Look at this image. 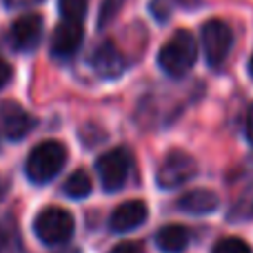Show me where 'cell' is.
Segmentation results:
<instances>
[{"label": "cell", "instance_id": "ac0fdd59", "mask_svg": "<svg viewBox=\"0 0 253 253\" xmlns=\"http://www.w3.org/2000/svg\"><path fill=\"white\" fill-rule=\"evenodd\" d=\"M211 253H251V247L247 245L242 238L229 236V238H222V240L215 242Z\"/></svg>", "mask_w": 253, "mask_h": 253}, {"label": "cell", "instance_id": "e0dca14e", "mask_svg": "<svg viewBox=\"0 0 253 253\" xmlns=\"http://www.w3.org/2000/svg\"><path fill=\"white\" fill-rule=\"evenodd\" d=\"M253 218V184L233 202L231 211H229V220H251Z\"/></svg>", "mask_w": 253, "mask_h": 253}, {"label": "cell", "instance_id": "9a60e30c", "mask_svg": "<svg viewBox=\"0 0 253 253\" xmlns=\"http://www.w3.org/2000/svg\"><path fill=\"white\" fill-rule=\"evenodd\" d=\"M91 189H93L91 178H89V173L83 171V169L74 171V173L65 180V184H62L65 196L74 198V200H83V198H87L89 193H91Z\"/></svg>", "mask_w": 253, "mask_h": 253}, {"label": "cell", "instance_id": "4316f807", "mask_svg": "<svg viewBox=\"0 0 253 253\" xmlns=\"http://www.w3.org/2000/svg\"><path fill=\"white\" fill-rule=\"evenodd\" d=\"M60 253H80V251L78 249H62Z\"/></svg>", "mask_w": 253, "mask_h": 253}, {"label": "cell", "instance_id": "d4e9b609", "mask_svg": "<svg viewBox=\"0 0 253 253\" xmlns=\"http://www.w3.org/2000/svg\"><path fill=\"white\" fill-rule=\"evenodd\" d=\"M7 191H9V182L2 178V175H0V200H2V198L7 196Z\"/></svg>", "mask_w": 253, "mask_h": 253}, {"label": "cell", "instance_id": "5b68a950", "mask_svg": "<svg viewBox=\"0 0 253 253\" xmlns=\"http://www.w3.org/2000/svg\"><path fill=\"white\" fill-rule=\"evenodd\" d=\"M198 165L193 156L180 149H171L165 158H162L160 167L156 173V182L160 189H178L191 178H196Z\"/></svg>", "mask_w": 253, "mask_h": 253}, {"label": "cell", "instance_id": "7402d4cb", "mask_svg": "<svg viewBox=\"0 0 253 253\" xmlns=\"http://www.w3.org/2000/svg\"><path fill=\"white\" fill-rule=\"evenodd\" d=\"M11 76H13V71H11V67H9V62L4 60V58H0V89L7 87Z\"/></svg>", "mask_w": 253, "mask_h": 253}, {"label": "cell", "instance_id": "277c9868", "mask_svg": "<svg viewBox=\"0 0 253 253\" xmlns=\"http://www.w3.org/2000/svg\"><path fill=\"white\" fill-rule=\"evenodd\" d=\"M200 42L205 51V60L209 67L218 69L224 65L233 47V31L224 20H207L200 31Z\"/></svg>", "mask_w": 253, "mask_h": 253}, {"label": "cell", "instance_id": "8992f818", "mask_svg": "<svg viewBox=\"0 0 253 253\" xmlns=\"http://www.w3.org/2000/svg\"><path fill=\"white\" fill-rule=\"evenodd\" d=\"M96 171L100 184L105 191L114 193L126 184L129 180V171H131V153L125 147H116L111 151L102 153L96 160Z\"/></svg>", "mask_w": 253, "mask_h": 253}, {"label": "cell", "instance_id": "2e32d148", "mask_svg": "<svg viewBox=\"0 0 253 253\" xmlns=\"http://www.w3.org/2000/svg\"><path fill=\"white\" fill-rule=\"evenodd\" d=\"M89 0H58V9L62 13V20L69 22H83V18L87 16Z\"/></svg>", "mask_w": 253, "mask_h": 253}, {"label": "cell", "instance_id": "5bb4252c", "mask_svg": "<svg viewBox=\"0 0 253 253\" xmlns=\"http://www.w3.org/2000/svg\"><path fill=\"white\" fill-rule=\"evenodd\" d=\"M0 253H27L18 222L11 215L0 220Z\"/></svg>", "mask_w": 253, "mask_h": 253}, {"label": "cell", "instance_id": "ba28073f", "mask_svg": "<svg viewBox=\"0 0 253 253\" xmlns=\"http://www.w3.org/2000/svg\"><path fill=\"white\" fill-rule=\"evenodd\" d=\"M0 126H2L4 138L22 140L36 126V118L31 114H27L18 102L4 100L0 105Z\"/></svg>", "mask_w": 253, "mask_h": 253}, {"label": "cell", "instance_id": "30bf717a", "mask_svg": "<svg viewBox=\"0 0 253 253\" xmlns=\"http://www.w3.org/2000/svg\"><path fill=\"white\" fill-rule=\"evenodd\" d=\"M84 40V31H83V22H69L62 20L56 27L51 38V53L60 60H69L78 53V49L83 47Z\"/></svg>", "mask_w": 253, "mask_h": 253}, {"label": "cell", "instance_id": "603a6c76", "mask_svg": "<svg viewBox=\"0 0 253 253\" xmlns=\"http://www.w3.org/2000/svg\"><path fill=\"white\" fill-rule=\"evenodd\" d=\"M42 0H4L9 9H27V7H34V4H40Z\"/></svg>", "mask_w": 253, "mask_h": 253}, {"label": "cell", "instance_id": "7a4b0ae2", "mask_svg": "<svg viewBox=\"0 0 253 253\" xmlns=\"http://www.w3.org/2000/svg\"><path fill=\"white\" fill-rule=\"evenodd\" d=\"M67 149L58 140H44L29 151L25 162L27 178L36 184H47L65 169Z\"/></svg>", "mask_w": 253, "mask_h": 253}, {"label": "cell", "instance_id": "ffe728a7", "mask_svg": "<svg viewBox=\"0 0 253 253\" xmlns=\"http://www.w3.org/2000/svg\"><path fill=\"white\" fill-rule=\"evenodd\" d=\"M180 4H184V0H151L149 9H151L153 18L158 22H167L171 18V13H173V9L180 7Z\"/></svg>", "mask_w": 253, "mask_h": 253}, {"label": "cell", "instance_id": "4fadbf2b", "mask_svg": "<svg viewBox=\"0 0 253 253\" xmlns=\"http://www.w3.org/2000/svg\"><path fill=\"white\" fill-rule=\"evenodd\" d=\"M191 242V233L182 224H167L156 233V247L162 253H182Z\"/></svg>", "mask_w": 253, "mask_h": 253}, {"label": "cell", "instance_id": "7c38bea8", "mask_svg": "<svg viewBox=\"0 0 253 253\" xmlns=\"http://www.w3.org/2000/svg\"><path fill=\"white\" fill-rule=\"evenodd\" d=\"M175 207L180 211H184V213L207 215V213H213L220 207V198L211 189H193V191H187L184 196H180Z\"/></svg>", "mask_w": 253, "mask_h": 253}, {"label": "cell", "instance_id": "484cf974", "mask_svg": "<svg viewBox=\"0 0 253 253\" xmlns=\"http://www.w3.org/2000/svg\"><path fill=\"white\" fill-rule=\"evenodd\" d=\"M249 76L253 78V56H251V60H249Z\"/></svg>", "mask_w": 253, "mask_h": 253}, {"label": "cell", "instance_id": "6da1fadb", "mask_svg": "<svg viewBox=\"0 0 253 253\" xmlns=\"http://www.w3.org/2000/svg\"><path fill=\"white\" fill-rule=\"evenodd\" d=\"M198 60V42L191 31L178 29L158 51V65L171 78H184Z\"/></svg>", "mask_w": 253, "mask_h": 253}, {"label": "cell", "instance_id": "cb8c5ba5", "mask_svg": "<svg viewBox=\"0 0 253 253\" xmlns=\"http://www.w3.org/2000/svg\"><path fill=\"white\" fill-rule=\"evenodd\" d=\"M247 138L253 144V105L249 107V114H247Z\"/></svg>", "mask_w": 253, "mask_h": 253}, {"label": "cell", "instance_id": "44dd1931", "mask_svg": "<svg viewBox=\"0 0 253 253\" xmlns=\"http://www.w3.org/2000/svg\"><path fill=\"white\" fill-rule=\"evenodd\" d=\"M109 253H144V249L140 242H120Z\"/></svg>", "mask_w": 253, "mask_h": 253}, {"label": "cell", "instance_id": "d6986e66", "mask_svg": "<svg viewBox=\"0 0 253 253\" xmlns=\"http://www.w3.org/2000/svg\"><path fill=\"white\" fill-rule=\"evenodd\" d=\"M125 0H102L100 2V11H98V27L105 29L109 22H114V18L120 13Z\"/></svg>", "mask_w": 253, "mask_h": 253}, {"label": "cell", "instance_id": "8fae6325", "mask_svg": "<svg viewBox=\"0 0 253 253\" xmlns=\"http://www.w3.org/2000/svg\"><path fill=\"white\" fill-rule=\"evenodd\" d=\"M149 218V209L142 200H126L114 209L109 218V227L114 233H129L142 227Z\"/></svg>", "mask_w": 253, "mask_h": 253}, {"label": "cell", "instance_id": "52a82bcc", "mask_svg": "<svg viewBox=\"0 0 253 253\" xmlns=\"http://www.w3.org/2000/svg\"><path fill=\"white\" fill-rule=\"evenodd\" d=\"M42 31H44L42 18L38 13H27V16H20L18 20L11 22L7 40L16 51H31V49H36L40 44Z\"/></svg>", "mask_w": 253, "mask_h": 253}, {"label": "cell", "instance_id": "3957f363", "mask_svg": "<svg viewBox=\"0 0 253 253\" xmlns=\"http://www.w3.org/2000/svg\"><path fill=\"white\" fill-rule=\"evenodd\" d=\"M74 215L60 207H47L34 220V231L40 242L49 247L65 245L74 236Z\"/></svg>", "mask_w": 253, "mask_h": 253}, {"label": "cell", "instance_id": "9c48e42d", "mask_svg": "<svg viewBox=\"0 0 253 253\" xmlns=\"http://www.w3.org/2000/svg\"><path fill=\"white\" fill-rule=\"evenodd\" d=\"M89 62H91V69L96 71L100 78H107V80L118 78V76L126 69L125 56L120 53V49L116 47L111 40H105V42L98 44V47L93 49Z\"/></svg>", "mask_w": 253, "mask_h": 253}]
</instances>
